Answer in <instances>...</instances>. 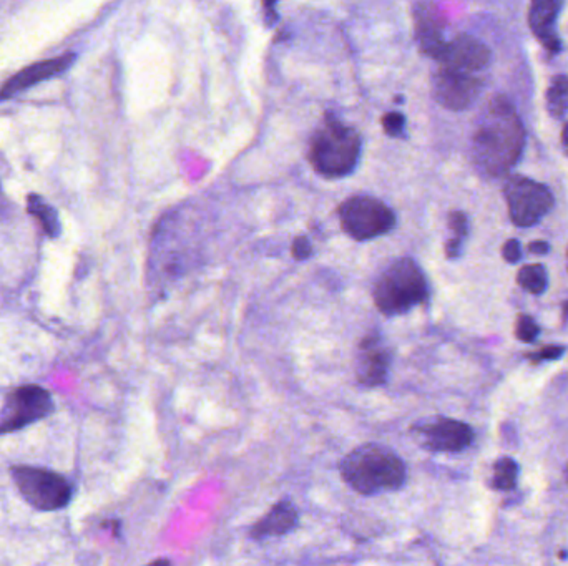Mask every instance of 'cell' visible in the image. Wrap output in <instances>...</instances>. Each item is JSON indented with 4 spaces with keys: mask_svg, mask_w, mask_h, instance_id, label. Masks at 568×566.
Instances as JSON below:
<instances>
[{
    "mask_svg": "<svg viewBox=\"0 0 568 566\" xmlns=\"http://www.w3.org/2000/svg\"><path fill=\"white\" fill-rule=\"evenodd\" d=\"M525 130L514 105L497 95L487 105L472 136V160L487 176H501L519 161Z\"/></svg>",
    "mask_w": 568,
    "mask_h": 566,
    "instance_id": "cell-1",
    "label": "cell"
},
{
    "mask_svg": "<svg viewBox=\"0 0 568 566\" xmlns=\"http://www.w3.org/2000/svg\"><path fill=\"white\" fill-rule=\"evenodd\" d=\"M341 478L364 497L397 492L407 482V467L391 447L364 444L351 450L339 463Z\"/></svg>",
    "mask_w": 568,
    "mask_h": 566,
    "instance_id": "cell-2",
    "label": "cell"
},
{
    "mask_svg": "<svg viewBox=\"0 0 568 566\" xmlns=\"http://www.w3.org/2000/svg\"><path fill=\"white\" fill-rule=\"evenodd\" d=\"M371 294L384 316H403L427 301L429 283L419 263L412 258H397L379 272Z\"/></svg>",
    "mask_w": 568,
    "mask_h": 566,
    "instance_id": "cell-3",
    "label": "cell"
},
{
    "mask_svg": "<svg viewBox=\"0 0 568 566\" xmlns=\"http://www.w3.org/2000/svg\"><path fill=\"white\" fill-rule=\"evenodd\" d=\"M361 147V136L352 126L334 117H326L311 136V167L324 178L348 176L357 167Z\"/></svg>",
    "mask_w": 568,
    "mask_h": 566,
    "instance_id": "cell-4",
    "label": "cell"
},
{
    "mask_svg": "<svg viewBox=\"0 0 568 566\" xmlns=\"http://www.w3.org/2000/svg\"><path fill=\"white\" fill-rule=\"evenodd\" d=\"M10 478L20 497L37 512H58L74 500V483L49 468L14 465L10 467Z\"/></svg>",
    "mask_w": 568,
    "mask_h": 566,
    "instance_id": "cell-5",
    "label": "cell"
},
{
    "mask_svg": "<svg viewBox=\"0 0 568 566\" xmlns=\"http://www.w3.org/2000/svg\"><path fill=\"white\" fill-rule=\"evenodd\" d=\"M341 226L344 233L356 241H369L381 238L396 228V213L381 199L369 194H357L341 203Z\"/></svg>",
    "mask_w": 568,
    "mask_h": 566,
    "instance_id": "cell-6",
    "label": "cell"
},
{
    "mask_svg": "<svg viewBox=\"0 0 568 566\" xmlns=\"http://www.w3.org/2000/svg\"><path fill=\"white\" fill-rule=\"evenodd\" d=\"M55 400L50 390L37 384L19 385L6 395L0 408V437L15 433L54 414Z\"/></svg>",
    "mask_w": 568,
    "mask_h": 566,
    "instance_id": "cell-7",
    "label": "cell"
},
{
    "mask_svg": "<svg viewBox=\"0 0 568 566\" xmlns=\"http://www.w3.org/2000/svg\"><path fill=\"white\" fill-rule=\"evenodd\" d=\"M508 215L514 224L528 228L537 224L552 210L553 194L542 183L525 176H510L503 186Z\"/></svg>",
    "mask_w": 568,
    "mask_h": 566,
    "instance_id": "cell-8",
    "label": "cell"
},
{
    "mask_svg": "<svg viewBox=\"0 0 568 566\" xmlns=\"http://www.w3.org/2000/svg\"><path fill=\"white\" fill-rule=\"evenodd\" d=\"M484 83L480 78L467 72L454 70L439 65L432 75V95L444 108L460 112L476 103Z\"/></svg>",
    "mask_w": 568,
    "mask_h": 566,
    "instance_id": "cell-9",
    "label": "cell"
},
{
    "mask_svg": "<svg viewBox=\"0 0 568 566\" xmlns=\"http://www.w3.org/2000/svg\"><path fill=\"white\" fill-rule=\"evenodd\" d=\"M391 363L392 352L387 340L379 331H373L359 342L354 363L357 382L369 389L384 385L389 378Z\"/></svg>",
    "mask_w": 568,
    "mask_h": 566,
    "instance_id": "cell-10",
    "label": "cell"
},
{
    "mask_svg": "<svg viewBox=\"0 0 568 566\" xmlns=\"http://www.w3.org/2000/svg\"><path fill=\"white\" fill-rule=\"evenodd\" d=\"M412 433L421 442V445L430 452H462L473 442L471 425L460 420L444 419V417L414 425Z\"/></svg>",
    "mask_w": 568,
    "mask_h": 566,
    "instance_id": "cell-11",
    "label": "cell"
},
{
    "mask_svg": "<svg viewBox=\"0 0 568 566\" xmlns=\"http://www.w3.org/2000/svg\"><path fill=\"white\" fill-rule=\"evenodd\" d=\"M437 62L441 67L473 74L489 65L490 50L485 44L471 35H457L447 42Z\"/></svg>",
    "mask_w": 568,
    "mask_h": 566,
    "instance_id": "cell-12",
    "label": "cell"
},
{
    "mask_svg": "<svg viewBox=\"0 0 568 566\" xmlns=\"http://www.w3.org/2000/svg\"><path fill=\"white\" fill-rule=\"evenodd\" d=\"M414 27L421 52L437 60L447 44L444 38L446 19L437 6L432 2H417L414 7Z\"/></svg>",
    "mask_w": 568,
    "mask_h": 566,
    "instance_id": "cell-13",
    "label": "cell"
},
{
    "mask_svg": "<svg viewBox=\"0 0 568 566\" xmlns=\"http://www.w3.org/2000/svg\"><path fill=\"white\" fill-rule=\"evenodd\" d=\"M75 60H76L75 53H65L60 55V57L37 62L33 63V65L22 68V70L17 72L14 76H10L6 82V85L0 88V100L10 99V97L17 95L19 92L27 90V88L44 82L47 78H52V76L63 74V72L74 65Z\"/></svg>",
    "mask_w": 568,
    "mask_h": 566,
    "instance_id": "cell-14",
    "label": "cell"
},
{
    "mask_svg": "<svg viewBox=\"0 0 568 566\" xmlns=\"http://www.w3.org/2000/svg\"><path fill=\"white\" fill-rule=\"evenodd\" d=\"M563 0H532L528 10V25L533 35L549 52H560L562 42L555 33V20L560 12Z\"/></svg>",
    "mask_w": 568,
    "mask_h": 566,
    "instance_id": "cell-15",
    "label": "cell"
},
{
    "mask_svg": "<svg viewBox=\"0 0 568 566\" xmlns=\"http://www.w3.org/2000/svg\"><path fill=\"white\" fill-rule=\"evenodd\" d=\"M299 523V513L289 500H281L264 515L261 520H258L251 526L250 536L256 542H261L266 538H276L284 536L296 528Z\"/></svg>",
    "mask_w": 568,
    "mask_h": 566,
    "instance_id": "cell-16",
    "label": "cell"
},
{
    "mask_svg": "<svg viewBox=\"0 0 568 566\" xmlns=\"http://www.w3.org/2000/svg\"><path fill=\"white\" fill-rule=\"evenodd\" d=\"M27 213L32 218L37 219L40 229L50 240H57L62 234V223H60L58 213L52 204L45 201L44 197L37 193H30L27 197Z\"/></svg>",
    "mask_w": 568,
    "mask_h": 566,
    "instance_id": "cell-17",
    "label": "cell"
},
{
    "mask_svg": "<svg viewBox=\"0 0 568 566\" xmlns=\"http://www.w3.org/2000/svg\"><path fill=\"white\" fill-rule=\"evenodd\" d=\"M546 110L553 118H563L568 112V76H555L546 90Z\"/></svg>",
    "mask_w": 568,
    "mask_h": 566,
    "instance_id": "cell-18",
    "label": "cell"
},
{
    "mask_svg": "<svg viewBox=\"0 0 568 566\" xmlns=\"http://www.w3.org/2000/svg\"><path fill=\"white\" fill-rule=\"evenodd\" d=\"M448 226H451L454 238H451L446 242V256L448 259H455L462 253V241L469 233V221L467 216L462 211H454L448 216Z\"/></svg>",
    "mask_w": 568,
    "mask_h": 566,
    "instance_id": "cell-19",
    "label": "cell"
},
{
    "mask_svg": "<svg viewBox=\"0 0 568 566\" xmlns=\"http://www.w3.org/2000/svg\"><path fill=\"white\" fill-rule=\"evenodd\" d=\"M517 283L527 292L538 296L545 292L546 284H549V276H546L545 267L542 265H527L517 274Z\"/></svg>",
    "mask_w": 568,
    "mask_h": 566,
    "instance_id": "cell-20",
    "label": "cell"
},
{
    "mask_svg": "<svg viewBox=\"0 0 568 566\" xmlns=\"http://www.w3.org/2000/svg\"><path fill=\"white\" fill-rule=\"evenodd\" d=\"M517 475H519V465L512 458H498L494 465L492 487L495 490H512L517 483Z\"/></svg>",
    "mask_w": 568,
    "mask_h": 566,
    "instance_id": "cell-21",
    "label": "cell"
},
{
    "mask_svg": "<svg viewBox=\"0 0 568 566\" xmlns=\"http://www.w3.org/2000/svg\"><path fill=\"white\" fill-rule=\"evenodd\" d=\"M538 334H540V327L530 316H522L519 317V321H517V329H515V335L519 338L522 342H533L538 338Z\"/></svg>",
    "mask_w": 568,
    "mask_h": 566,
    "instance_id": "cell-22",
    "label": "cell"
},
{
    "mask_svg": "<svg viewBox=\"0 0 568 566\" xmlns=\"http://www.w3.org/2000/svg\"><path fill=\"white\" fill-rule=\"evenodd\" d=\"M563 352H565V347L563 346H545L537 352H528L527 359L533 364H538V363H542V360L560 359V357L563 356Z\"/></svg>",
    "mask_w": 568,
    "mask_h": 566,
    "instance_id": "cell-23",
    "label": "cell"
},
{
    "mask_svg": "<svg viewBox=\"0 0 568 566\" xmlns=\"http://www.w3.org/2000/svg\"><path fill=\"white\" fill-rule=\"evenodd\" d=\"M382 126H384V131H386L389 136H399V135H403V131H404L405 120L400 113L391 112L382 118Z\"/></svg>",
    "mask_w": 568,
    "mask_h": 566,
    "instance_id": "cell-24",
    "label": "cell"
},
{
    "mask_svg": "<svg viewBox=\"0 0 568 566\" xmlns=\"http://www.w3.org/2000/svg\"><path fill=\"white\" fill-rule=\"evenodd\" d=\"M291 254L296 261H305L313 254V248H311V241L307 240L306 236H298L296 240L293 241L291 246Z\"/></svg>",
    "mask_w": 568,
    "mask_h": 566,
    "instance_id": "cell-25",
    "label": "cell"
},
{
    "mask_svg": "<svg viewBox=\"0 0 568 566\" xmlns=\"http://www.w3.org/2000/svg\"><path fill=\"white\" fill-rule=\"evenodd\" d=\"M502 256L507 259V263H517L522 258V251H520V242L517 240H508L502 248Z\"/></svg>",
    "mask_w": 568,
    "mask_h": 566,
    "instance_id": "cell-26",
    "label": "cell"
},
{
    "mask_svg": "<svg viewBox=\"0 0 568 566\" xmlns=\"http://www.w3.org/2000/svg\"><path fill=\"white\" fill-rule=\"evenodd\" d=\"M550 251V244L545 241H533L528 244V253L535 254V256H544Z\"/></svg>",
    "mask_w": 568,
    "mask_h": 566,
    "instance_id": "cell-27",
    "label": "cell"
},
{
    "mask_svg": "<svg viewBox=\"0 0 568 566\" xmlns=\"http://www.w3.org/2000/svg\"><path fill=\"white\" fill-rule=\"evenodd\" d=\"M562 143L568 147V123L565 126H563V131H562Z\"/></svg>",
    "mask_w": 568,
    "mask_h": 566,
    "instance_id": "cell-28",
    "label": "cell"
},
{
    "mask_svg": "<svg viewBox=\"0 0 568 566\" xmlns=\"http://www.w3.org/2000/svg\"><path fill=\"white\" fill-rule=\"evenodd\" d=\"M275 3H276V0H264V6H266V7L275 6Z\"/></svg>",
    "mask_w": 568,
    "mask_h": 566,
    "instance_id": "cell-29",
    "label": "cell"
},
{
    "mask_svg": "<svg viewBox=\"0 0 568 566\" xmlns=\"http://www.w3.org/2000/svg\"><path fill=\"white\" fill-rule=\"evenodd\" d=\"M563 314H565V317H568V301L563 304Z\"/></svg>",
    "mask_w": 568,
    "mask_h": 566,
    "instance_id": "cell-30",
    "label": "cell"
},
{
    "mask_svg": "<svg viewBox=\"0 0 568 566\" xmlns=\"http://www.w3.org/2000/svg\"><path fill=\"white\" fill-rule=\"evenodd\" d=\"M567 476H568V468H567Z\"/></svg>",
    "mask_w": 568,
    "mask_h": 566,
    "instance_id": "cell-31",
    "label": "cell"
}]
</instances>
